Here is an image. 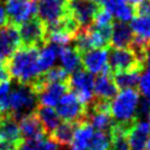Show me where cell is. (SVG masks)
<instances>
[{
  "instance_id": "cell-1",
  "label": "cell",
  "mask_w": 150,
  "mask_h": 150,
  "mask_svg": "<svg viewBox=\"0 0 150 150\" xmlns=\"http://www.w3.org/2000/svg\"><path fill=\"white\" fill-rule=\"evenodd\" d=\"M39 47H21L14 52L6 63L9 77L17 81L19 84H34L43 74L38 64Z\"/></svg>"
},
{
  "instance_id": "cell-2",
  "label": "cell",
  "mask_w": 150,
  "mask_h": 150,
  "mask_svg": "<svg viewBox=\"0 0 150 150\" xmlns=\"http://www.w3.org/2000/svg\"><path fill=\"white\" fill-rule=\"evenodd\" d=\"M140 93L136 88L122 89L109 103V112L116 124L131 125L138 119Z\"/></svg>"
},
{
  "instance_id": "cell-3",
  "label": "cell",
  "mask_w": 150,
  "mask_h": 150,
  "mask_svg": "<svg viewBox=\"0 0 150 150\" xmlns=\"http://www.w3.org/2000/svg\"><path fill=\"white\" fill-rule=\"evenodd\" d=\"M37 100V94L30 85L19 84L10 93L9 114L18 120L34 110Z\"/></svg>"
},
{
  "instance_id": "cell-4",
  "label": "cell",
  "mask_w": 150,
  "mask_h": 150,
  "mask_svg": "<svg viewBox=\"0 0 150 150\" xmlns=\"http://www.w3.org/2000/svg\"><path fill=\"white\" fill-rule=\"evenodd\" d=\"M69 0H40L37 17L42 21L45 29L59 25L69 16Z\"/></svg>"
},
{
  "instance_id": "cell-5",
  "label": "cell",
  "mask_w": 150,
  "mask_h": 150,
  "mask_svg": "<svg viewBox=\"0 0 150 150\" xmlns=\"http://www.w3.org/2000/svg\"><path fill=\"white\" fill-rule=\"evenodd\" d=\"M67 86L83 105L87 106L94 102V77L87 71L73 72L67 80Z\"/></svg>"
},
{
  "instance_id": "cell-6",
  "label": "cell",
  "mask_w": 150,
  "mask_h": 150,
  "mask_svg": "<svg viewBox=\"0 0 150 150\" xmlns=\"http://www.w3.org/2000/svg\"><path fill=\"white\" fill-rule=\"evenodd\" d=\"M22 47H40L47 43V29L37 16L18 25Z\"/></svg>"
},
{
  "instance_id": "cell-7",
  "label": "cell",
  "mask_w": 150,
  "mask_h": 150,
  "mask_svg": "<svg viewBox=\"0 0 150 150\" xmlns=\"http://www.w3.org/2000/svg\"><path fill=\"white\" fill-rule=\"evenodd\" d=\"M55 107V110L60 118L64 122L72 124L82 122L87 115L86 106L81 103L80 99L76 97V95L71 91L70 92L67 91L62 96V98Z\"/></svg>"
},
{
  "instance_id": "cell-8",
  "label": "cell",
  "mask_w": 150,
  "mask_h": 150,
  "mask_svg": "<svg viewBox=\"0 0 150 150\" xmlns=\"http://www.w3.org/2000/svg\"><path fill=\"white\" fill-rule=\"evenodd\" d=\"M108 64L110 71L115 73L135 70V69L144 70L145 66L131 49H116V47H112L110 51H108Z\"/></svg>"
},
{
  "instance_id": "cell-9",
  "label": "cell",
  "mask_w": 150,
  "mask_h": 150,
  "mask_svg": "<svg viewBox=\"0 0 150 150\" xmlns=\"http://www.w3.org/2000/svg\"><path fill=\"white\" fill-rule=\"evenodd\" d=\"M5 5L8 22L17 27L37 16L38 4L34 0H9Z\"/></svg>"
},
{
  "instance_id": "cell-10",
  "label": "cell",
  "mask_w": 150,
  "mask_h": 150,
  "mask_svg": "<svg viewBox=\"0 0 150 150\" xmlns=\"http://www.w3.org/2000/svg\"><path fill=\"white\" fill-rule=\"evenodd\" d=\"M99 8L100 6L96 0H69L70 13L80 28H87L93 24Z\"/></svg>"
},
{
  "instance_id": "cell-11",
  "label": "cell",
  "mask_w": 150,
  "mask_h": 150,
  "mask_svg": "<svg viewBox=\"0 0 150 150\" xmlns=\"http://www.w3.org/2000/svg\"><path fill=\"white\" fill-rule=\"evenodd\" d=\"M81 62L85 71L91 74L112 73L108 64L107 49H92L81 53Z\"/></svg>"
},
{
  "instance_id": "cell-12",
  "label": "cell",
  "mask_w": 150,
  "mask_h": 150,
  "mask_svg": "<svg viewBox=\"0 0 150 150\" xmlns=\"http://www.w3.org/2000/svg\"><path fill=\"white\" fill-rule=\"evenodd\" d=\"M21 47L22 44L17 25L8 22L0 27V60L7 62Z\"/></svg>"
},
{
  "instance_id": "cell-13",
  "label": "cell",
  "mask_w": 150,
  "mask_h": 150,
  "mask_svg": "<svg viewBox=\"0 0 150 150\" xmlns=\"http://www.w3.org/2000/svg\"><path fill=\"white\" fill-rule=\"evenodd\" d=\"M150 138V125L145 119H137L127 130V140L130 150H146Z\"/></svg>"
},
{
  "instance_id": "cell-14",
  "label": "cell",
  "mask_w": 150,
  "mask_h": 150,
  "mask_svg": "<svg viewBox=\"0 0 150 150\" xmlns=\"http://www.w3.org/2000/svg\"><path fill=\"white\" fill-rule=\"evenodd\" d=\"M0 139L18 147L22 142V135L19 124L10 114L0 115Z\"/></svg>"
},
{
  "instance_id": "cell-15",
  "label": "cell",
  "mask_w": 150,
  "mask_h": 150,
  "mask_svg": "<svg viewBox=\"0 0 150 150\" xmlns=\"http://www.w3.org/2000/svg\"><path fill=\"white\" fill-rule=\"evenodd\" d=\"M135 34L129 24L122 21L112 22L110 45L116 49H129L132 43Z\"/></svg>"
},
{
  "instance_id": "cell-16",
  "label": "cell",
  "mask_w": 150,
  "mask_h": 150,
  "mask_svg": "<svg viewBox=\"0 0 150 150\" xmlns=\"http://www.w3.org/2000/svg\"><path fill=\"white\" fill-rule=\"evenodd\" d=\"M117 93L118 87L110 73L98 74L96 79H94V95H96L98 99L109 100L114 98Z\"/></svg>"
},
{
  "instance_id": "cell-17",
  "label": "cell",
  "mask_w": 150,
  "mask_h": 150,
  "mask_svg": "<svg viewBox=\"0 0 150 150\" xmlns=\"http://www.w3.org/2000/svg\"><path fill=\"white\" fill-rule=\"evenodd\" d=\"M19 128L22 137L27 139H40L43 138L47 131L37 117L35 114H28L19 119Z\"/></svg>"
},
{
  "instance_id": "cell-18",
  "label": "cell",
  "mask_w": 150,
  "mask_h": 150,
  "mask_svg": "<svg viewBox=\"0 0 150 150\" xmlns=\"http://www.w3.org/2000/svg\"><path fill=\"white\" fill-rule=\"evenodd\" d=\"M94 134V128L88 122H80L75 126L73 138L70 144L71 150H88Z\"/></svg>"
},
{
  "instance_id": "cell-19",
  "label": "cell",
  "mask_w": 150,
  "mask_h": 150,
  "mask_svg": "<svg viewBox=\"0 0 150 150\" xmlns=\"http://www.w3.org/2000/svg\"><path fill=\"white\" fill-rule=\"evenodd\" d=\"M57 59L60 60L61 67L69 73L72 74L73 72L77 71L82 65L81 62V54L74 47L64 45L60 47Z\"/></svg>"
},
{
  "instance_id": "cell-20",
  "label": "cell",
  "mask_w": 150,
  "mask_h": 150,
  "mask_svg": "<svg viewBox=\"0 0 150 150\" xmlns=\"http://www.w3.org/2000/svg\"><path fill=\"white\" fill-rule=\"evenodd\" d=\"M60 47L53 43H45L43 47L39 49V56H38V64L39 69L42 73L52 69L55 64L59 55Z\"/></svg>"
},
{
  "instance_id": "cell-21",
  "label": "cell",
  "mask_w": 150,
  "mask_h": 150,
  "mask_svg": "<svg viewBox=\"0 0 150 150\" xmlns=\"http://www.w3.org/2000/svg\"><path fill=\"white\" fill-rule=\"evenodd\" d=\"M87 115H88V124L94 129L109 131L114 125L110 112L107 110H99V109L92 107L89 112L87 109Z\"/></svg>"
},
{
  "instance_id": "cell-22",
  "label": "cell",
  "mask_w": 150,
  "mask_h": 150,
  "mask_svg": "<svg viewBox=\"0 0 150 150\" xmlns=\"http://www.w3.org/2000/svg\"><path fill=\"white\" fill-rule=\"evenodd\" d=\"M39 118V120L43 126L44 130L47 132H52L56 127L60 125L61 118L57 115L54 107H47V106H39L37 108V112H34Z\"/></svg>"
},
{
  "instance_id": "cell-23",
  "label": "cell",
  "mask_w": 150,
  "mask_h": 150,
  "mask_svg": "<svg viewBox=\"0 0 150 150\" xmlns=\"http://www.w3.org/2000/svg\"><path fill=\"white\" fill-rule=\"evenodd\" d=\"M141 73H142V70H139V69L122 71V72L115 73L112 79L118 88H135L139 83Z\"/></svg>"
},
{
  "instance_id": "cell-24",
  "label": "cell",
  "mask_w": 150,
  "mask_h": 150,
  "mask_svg": "<svg viewBox=\"0 0 150 150\" xmlns=\"http://www.w3.org/2000/svg\"><path fill=\"white\" fill-rule=\"evenodd\" d=\"M75 124L72 122H60V125L56 127L51 132L52 139L60 146H67L71 144L73 134H74Z\"/></svg>"
},
{
  "instance_id": "cell-25",
  "label": "cell",
  "mask_w": 150,
  "mask_h": 150,
  "mask_svg": "<svg viewBox=\"0 0 150 150\" xmlns=\"http://www.w3.org/2000/svg\"><path fill=\"white\" fill-rule=\"evenodd\" d=\"M18 150H61L60 145L53 139L40 138V139H27L21 142Z\"/></svg>"
},
{
  "instance_id": "cell-26",
  "label": "cell",
  "mask_w": 150,
  "mask_h": 150,
  "mask_svg": "<svg viewBox=\"0 0 150 150\" xmlns=\"http://www.w3.org/2000/svg\"><path fill=\"white\" fill-rule=\"evenodd\" d=\"M129 27L137 37H140L150 41V17L137 14L130 20Z\"/></svg>"
},
{
  "instance_id": "cell-27",
  "label": "cell",
  "mask_w": 150,
  "mask_h": 150,
  "mask_svg": "<svg viewBox=\"0 0 150 150\" xmlns=\"http://www.w3.org/2000/svg\"><path fill=\"white\" fill-rule=\"evenodd\" d=\"M110 134L109 131H94L89 144V150H110Z\"/></svg>"
},
{
  "instance_id": "cell-28",
  "label": "cell",
  "mask_w": 150,
  "mask_h": 150,
  "mask_svg": "<svg viewBox=\"0 0 150 150\" xmlns=\"http://www.w3.org/2000/svg\"><path fill=\"white\" fill-rule=\"evenodd\" d=\"M41 77L45 83H67L69 73L61 66H53L43 73Z\"/></svg>"
},
{
  "instance_id": "cell-29",
  "label": "cell",
  "mask_w": 150,
  "mask_h": 150,
  "mask_svg": "<svg viewBox=\"0 0 150 150\" xmlns=\"http://www.w3.org/2000/svg\"><path fill=\"white\" fill-rule=\"evenodd\" d=\"M12 89L10 79L0 81V115L9 112V96Z\"/></svg>"
},
{
  "instance_id": "cell-30",
  "label": "cell",
  "mask_w": 150,
  "mask_h": 150,
  "mask_svg": "<svg viewBox=\"0 0 150 150\" xmlns=\"http://www.w3.org/2000/svg\"><path fill=\"white\" fill-rule=\"evenodd\" d=\"M92 25L96 27V28L110 27V25H112V16L110 14L109 11H107L105 8H103L100 6V8H99L98 11L95 14V18H94Z\"/></svg>"
},
{
  "instance_id": "cell-31",
  "label": "cell",
  "mask_w": 150,
  "mask_h": 150,
  "mask_svg": "<svg viewBox=\"0 0 150 150\" xmlns=\"http://www.w3.org/2000/svg\"><path fill=\"white\" fill-rule=\"evenodd\" d=\"M139 93L144 96V99H146L150 104V71L147 70L144 73H141L140 80L138 83Z\"/></svg>"
},
{
  "instance_id": "cell-32",
  "label": "cell",
  "mask_w": 150,
  "mask_h": 150,
  "mask_svg": "<svg viewBox=\"0 0 150 150\" xmlns=\"http://www.w3.org/2000/svg\"><path fill=\"white\" fill-rule=\"evenodd\" d=\"M135 11L137 14H142V16H149L150 17V0H145L141 2L139 6L135 8Z\"/></svg>"
},
{
  "instance_id": "cell-33",
  "label": "cell",
  "mask_w": 150,
  "mask_h": 150,
  "mask_svg": "<svg viewBox=\"0 0 150 150\" xmlns=\"http://www.w3.org/2000/svg\"><path fill=\"white\" fill-rule=\"evenodd\" d=\"M6 23H8V17L6 13V8L4 7L2 2L0 1V27L5 25Z\"/></svg>"
},
{
  "instance_id": "cell-34",
  "label": "cell",
  "mask_w": 150,
  "mask_h": 150,
  "mask_svg": "<svg viewBox=\"0 0 150 150\" xmlns=\"http://www.w3.org/2000/svg\"><path fill=\"white\" fill-rule=\"evenodd\" d=\"M18 146H14L12 144H9L7 141L0 139V150H18Z\"/></svg>"
},
{
  "instance_id": "cell-35",
  "label": "cell",
  "mask_w": 150,
  "mask_h": 150,
  "mask_svg": "<svg viewBox=\"0 0 150 150\" xmlns=\"http://www.w3.org/2000/svg\"><path fill=\"white\" fill-rule=\"evenodd\" d=\"M7 79H10V77L9 74H8V71L6 69V65L0 64V81L7 80Z\"/></svg>"
},
{
  "instance_id": "cell-36",
  "label": "cell",
  "mask_w": 150,
  "mask_h": 150,
  "mask_svg": "<svg viewBox=\"0 0 150 150\" xmlns=\"http://www.w3.org/2000/svg\"><path fill=\"white\" fill-rule=\"evenodd\" d=\"M145 65L148 67V70L150 71V47H148V50L146 52L145 55Z\"/></svg>"
},
{
  "instance_id": "cell-37",
  "label": "cell",
  "mask_w": 150,
  "mask_h": 150,
  "mask_svg": "<svg viewBox=\"0 0 150 150\" xmlns=\"http://www.w3.org/2000/svg\"><path fill=\"white\" fill-rule=\"evenodd\" d=\"M124 1H126L127 4H129L130 6H132L134 8H136L137 6H139L141 2H144L145 0H124Z\"/></svg>"
},
{
  "instance_id": "cell-38",
  "label": "cell",
  "mask_w": 150,
  "mask_h": 150,
  "mask_svg": "<svg viewBox=\"0 0 150 150\" xmlns=\"http://www.w3.org/2000/svg\"><path fill=\"white\" fill-rule=\"evenodd\" d=\"M147 122H149V125H150V112L148 114V115H147Z\"/></svg>"
},
{
  "instance_id": "cell-39",
  "label": "cell",
  "mask_w": 150,
  "mask_h": 150,
  "mask_svg": "<svg viewBox=\"0 0 150 150\" xmlns=\"http://www.w3.org/2000/svg\"><path fill=\"white\" fill-rule=\"evenodd\" d=\"M0 1H1V2H4V4H6V2H7V1H9V0H0Z\"/></svg>"
},
{
  "instance_id": "cell-40",
  "label": "cell",
  "mask_w": 150,
  "mask_h": 150,
  "mask_svg": "<svg viewBox=\"0 0 150 150\" xmlns=\"http://www.w3.org/2000/svg\"><path fill=\"white\" fill-rule=\"evenodd\" d=\"M34 1H37V0H34ZM39 1H40V0H39Z\"/></svg>"
}]
</instances>
